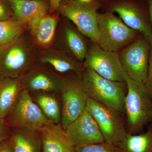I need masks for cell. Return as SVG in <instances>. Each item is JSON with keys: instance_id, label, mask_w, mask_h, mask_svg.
Segmentation results:
<instances>
[{"instance_id": "obj_1", "label": "cell", "mask_w": 152, "mask_h": 152, "mask_svg": "<svg viewBox=\"0 0 152 152\" xmlns=\"http://www.w3.org/2000/svg\"><path fill=\"white\" fill-rule=\"evenodd\" d=\"M125 99L128 133L136 134L152 124V96L142 82L128 77Z\"/></svg>"}, {"instance_id": "obj_2", "label": "cell", "mask_w": 152, "mask_h": 152, "mask_svg": "<svg viewBox=\"0 0 152 152\" xmlns=\"http://www.w3.org/2000/svg\"><path fill=\"white\" fill-rule=\"evenodd\" d=\"M35 47L23 35L0 46V80L21 78L35 64Z\"/></svg>"}, {"instance_id": "obj_3", "label": "cell", "mask_w": 152, "mask_h": 152, "mask_svg": "<svg viewBox=\"0 0 152 152\" xmlns=\"http://www.w3.org/2000/svg\"><path fill=\"white\" fill-rule=\"evenodd\" d=\"M82 80L89 98L125 114V99L127 92L126 81L105 78L88 68H85Z\"/></svg>"}, {"instance_id": "obj_4", "label": "cell", "mask_w": 152, "mask_h": 152, "mask_svg": "<svg viewBox=\"0 0 152 152\" xmlns=\"http://www.w3.org/2000/svg\"><path fill=\"white\" fill-rule=\"evenodd\" d=\"M97 21L99 31L97 43L106 50L118 53L140 34L110 12H98Z\"/></svg>"}, {"instance_id": "obj_5", "label": "cell", "mask_w": 152, "mask_h": 152, "mask_svg": "<svg viewBox=\"0 0 152 152\" xmlns=\"http://www.w3.org/2000/svg\"><path fill=\"white\" fill-rule=\"evenodd\" d=\"M102 12L117 14L125 24L143 35L152 43L147 0H110L102 3Z\"/></svg>"}, {"instance_id": "obj_6", "label": "cell", "mask_w": 152, "mask_h": 152, "mask_svg": "<svg viewBox=\"0 0 152 152\" xmlns=\"http://www.w3.org/2000/svg\"><path fill=\"white\" fill-rule=\"evenodd\" d=\"M101 6L99 0L88 4L74 0H61L57 11L70 21L90 41L97 43L99 31L97 18Z\"/></svg>"}, {"instance_id": "obj_7", "label": "cell", "mask_w": 152, "mask_h": 152, "mask_svg": "<svg viewBox=\"0 0 152 152\" xmlns=\"http://www.w3.org/2000/svg\"><path fill=\"white\" fill-rule=\"evenodd\" d=\"M64 77V84L60 94L62 101L61 123L66 129L86 110L89 96L81 78L73 72Z\"/></svg>"}, {"instance_id": "obj_8", "label": "cell", "mask_w": 152, "mask_h": 152, "mask_svg": "<svg viewBox=\"0 0 152 152\" xmlns=\"http://www.w3.org/2000/svg\"><path fill=\"white\" fill-rule=\"evenodd\" d=\"M86 110L97 124L105 142L117 145L128 134L123 114L89 98Z\"/></svg>"}, {"instance_id": "obj_9", "label": "cell", "mask_w": 152, "mask_h": 152, "mask_svg": "<svg viewBox=\"0 0 152 152\" xmlns=\"http://www.w3.org/2000/svg\"><path fill=\"white\" fill-rule=\"evenodd\" d=\"M7 117L8 124L19 129L39 131L44 126L51 122L34 102L30 92L25 89L21 92Z\"/></svg>"}, {"instance_id": "obj_10", "label": "cell", "mask_w": 152, "mask_h": 152, "mask_svg": "<svg viewBox=\"0 0 152 152\" xmlns=\"http://www.w3.org/2000/svg\"><path fill=\"white\" fill-rule=\"evenodd\" d=\"M83 64L85 68H90L111 80L125 82L128 77L120 61L118 53L104 50L91 41Z\"/></svg>"}, {"instance_id": "obj_11", "label": "cell", "mask_w": 152, "mask_h": 152, "mask_svg": "<svg viewBox=\"0 0 152 152\" xmlns=\"http://www.w3.org/2000/svg\"><path fill=\"white\" fill-rule=\"evenodd\" d=\"M151 43L141 34L118 52L121 64L130 78L145 83Z\"/></svg>"}, {"instance_id": "obj_12", "label": "cell", "mask_w": 152, "mask_h": 152, "mask_svg": "<svg viewBox=\"0 0 152 152\" xmlns=\"http://www.w3.org/2000/svg\"><path fill=\"white\" fill-rule=\"evenodd\" d=\"M64 82V76L36 64L21 77L23 89L30 93L43 91L60 94Z\"/></svg>"}, {"instance_id": "obj_13", "label": "cell", "mask_w": 152, "mask_h": 152, "mask_svg": "<svg viewBox=\"0 0 152 152\" xmlns=\"http://www.w3.org/2000/svg\"><path fill=\"white\" fill-rule=\"evenodd\" d=\"M65 18L66 20L63 21L58 26V48L72 58L83 63L86 56L90 41L70 21Z\"/></svg>"}, {"instance_id": "obj_14", "label": "cell", "mask_w": 152, "mask_h": 152, "mask_svg": "<svg viewBox=\"0 0 152 152\" xmlns=\"http://www.w3.org/2000/svg\"><path fill=\"white\" fill-rule=\"evenodd\" d=\"M65 130L76 146L105 142L97 124L86 109L77 119L70 124Z\"/></svg>"}, {"instance_id": "obj_15", "label": "cell", "mask_w": 152, "mask_h": 152, "mask_svg": "<svg viewBox=\"0 0 152 152\" xmlns=\"http://www.w3.org/2000/svg\"><path fill=\"white\" fill-rule=\"evenodd\" d=\"M13 12L14 18L27 26L30 30L35 26L50 11L46 0H8Z\"/></svg>"}, {"instance_id": "obj_16", "label": "cell", "mask_w": 152, "mask_h": 152, "mask_svg": "<svg viewBox=\"0 0 152 152\" xmlns=\"http://www.w3.org/2000/svg\"><path fill=\"white\" fill-rule=\"evenodd\" d=\"M42 152H76V145L61 123H50L39 130Z\"/></svg>"}, {"instance_id": "obj_17", "label": "cell", "mask_w": 152, "mask_h": 152, "mask_svg": "<svg viewBox=\"0 0 152 152\" xmlns=\"http://www.w3.org/2000/svg\"><path fill=\"white\" fill-rule=\"evenodd\" d=\"M38 57L41 64L51 66L58 73L73 72L82 78L85 70L83 63L72 58L59 48L50 47L42 50Z\"/></svg>"}, {"instance_id": "obj_18", "label": "cell", "mask_w": 152, "mask_h": 152, "mask_svg": "<svg viewBox=\"0 0 152 152\" xmlns=\"http://www.w3.org/2000/svg\"><path fill=\"white\" fill-rule=\"evenodd\" d=\"M59 19L54 16H45L30 30L31 41L35 48L45 50L53 45L56 34Z\"/></svg>"}, {"instance_id": "obj_19", "label": "cell", "mask_w": 152, "mask_h": 152, "mask_svg": "<svg viewBox=\"0 0 152 152\" xmlns=\"http://www.w3.org/2000/svg\"><path fill=\"white\" fill-rule=\"evenodd\" d=\"M23 89L21 77L0 80V118L6 119Z\"/></svg>"}, {"instance_id": "obj_20", "label": "cell", "mask_w": 152, "mask_h": 152, "mask_svg": "<svg viewBox=\"0 0 152 152\" xmlns=\"http://www.w3.org/2000/svg\"><path fill=\"white\" fill-rule=\"evenodd\" d=\"M11 137L13 152H42L39 131L15 129Z\"/></svg>"}, {"instance_id": "obj_21", "label": "cell", "mask_w": 152, "mask_h": 152, "mask_svg": "<svg viewBox=\"0 0 152 152\" xmlns=\"http://www.w3.org/2000/svg\"><path fill=\"white\" fill-rule=\"evenodd\" d=\"M116 145L123 152H152V124L145 132L127 134Z\"/></svg>"}, {"instance_id": "obj_22", "label": "cell", "mask_w": 152, "mask_h": 152, "mask_svg": "<svg viewBox=\"0 0 152 152\" xmlns=\"http://www.w3.org/2000/svg\"><path fill=\"white\" fill-rule=\"evenodd\" d=\"M32 93L34 94L35 102L47 119L54 124L61 123V108L58 100L55 95L56 93L43 91Z\"/></svg>"}, {"instance_id": "obj_23", "label": "cell", "mask_w": 152, "mask_h": 152, "mask_svg": "<svg viewBox=\"0 0 152 152\" xmlns=\"http://www.w3.org/2000/svg\"><path fill=\"white\" fill-rule=\"evenodd\" d=\"M27 26L13 18L0 21V45H6L24 34Z\"/></svg>"}, {"instance_id": "obj_24", "label": "cell", "mask_w": 152, "mask_h": 152, "mask_svg": "<svg viewBox=\"0 0 152 152\" xmlns=\"http://www.w3.org/2000/svg\"><path fill=\"white\" fill-rule=\"evenodd\" d=\"M76 152H123L116 145L107 142L76 146Z\"/></svg>"}, {"instance_id": "obj_25", "label": "cell", "mask_w": 152, "mask_h": 152, "mask_svg": "<svg viewBox=\"0 0 152 152\" xmlns=\"http://www.w3.org/2000/svg\"><path fill=\"white\" fill-rule=\"evenodd\" d=\"M13 18V12L8 0H0V21Z\"/></svg>"}, {"instance_id": "obj_26", "label": "cell", "mask_w": 152, "mask_h": 152, "mask_svg": "<svg viewBox=\"0 0 152 152\" xmlns=\"http://www.w3.org/2000/svg\"><path fill=\"white\" fill-rule=\"evenodd\" d=\"M144 83L152 96V43L151 45V50H150L148 68L147 78Z\"/></svg>"}, {"instance_id": "obj_27", "label": "cell", "mask_w": 152, "mask_h": 152, "mask_svg": "<svg viewBox=\"0 0 152 152\" xmlns=\"http://www.w3.org/2000/svg\"><path fill=\"white\" fill-rule=\"evenodd\" d=\"M8 124L4 119L0 118V144L9 139Z\"/></svg>"}, {"instance_id": "obj_28", "label": "cell", "mask_w": 152, "mask_h": 152, "mask_svg": "<svg viewBox=\"0 0 152 152\" xmlns=\"http://www.w3.org/2000/svg\"><path fill=\"white\" fill-rule=\"evenodd\" d=\"M0 152H13L11 138L0 144Z\"/></svg>"}, {"instance_id": "obj_29", "label": "cell", "mask_w": 152, "mask_h": 152, "mask_svg": "<svg viewBox=\"0 0 152 152\" xmlns=\"http://www.w3.org/2000/svg\"><path fill=\"white\" fill-rule=\"evenodd\" d=\"M50 4V11L54 13L58 10L61 0H48Z\"/></svg>"}, {"instance_id": "obj_30", "label": "cell", "mask_w": 152, "mask_h": 152, "mask_svg": "<svg viewBox=\"0 0 152 152\" xmlns=\"http://www.w3.org/2000/svg\"><path fill=\"white\" fill-rule=\"evenodd\" d=\"M147 1L148 5L150 23H151L152 30V0H147Z\"/></svg>"}, {"instance_id": "obj_31", "label": "cell", "mask_w": 152, "mask_h": 152, "mask_svg": "<svg viewBox=\"0 0 152 152\" xmlns=\"http://www.w3.org/2000/svg\"><path fill=\"white\" fill-rule=\"evenodd\" d=\"M74 1H77L80 2L84 3H92L98 0H74Z\"/></svg>"}, {"instance_id": "obj_32", "label": "cell", "mask_w": 152, "mask_h": 152, "mask_svg": "<svg viewBox=\"0 0 152 152\" xmlns=\"http://www.w3.org/2000/svg\"><path fill=\"white\" fill-rule=\"evenodd\" d=\"M99 1H100L101 3H102L109 1H110V0H99Z\"/></svg>"}, {"instance_id": "obj_33", "label": "cell", "mask_w": 152, "mask_h": 152, "mask_svg": "<svg viewBox=\"0 0 152 152\" xmlns=\"http://www.w3.org/2000/svg\"><path fill=\"white\" fill-rule=\"evenodd\" d=\"M0 46H1V45H0Z\"/></svg>"}]
</instances>
